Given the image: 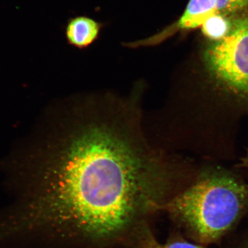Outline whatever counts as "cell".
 I'll return each instance as SVG.
<instances>
[{
	"label": "cell",
	"instance_id": "cell-1",
	"mask_svg": "<svg viewBox=\"0 0 248 248\" xmlns=\"http://www.w3.org/2000/svg\"><path fill=\"white\" fill-rule=\"evenodd\" d=\"M76 109L48 158L0 210V248H126L173 195L172 173L127 115Z\"/></svg>",
	"mask_w": 248,
	"mask_h": 248
},
{
	"label": "cell",
	"instance_id": "cell-5",
	"mask_svg": "<svg viewBox=\"0 0 248 248\" xmlns=\"http://www.w3.org/2000/svg\"><path fill=\"white\" fill-rule=\"evenodd\" d=\"M103 24L86 16L71 18L66 27V37L70 45L76 48H87L99 37Z\"/></svg>",
	"mask_w": 248,
	"mask_h": 248
},
{
	"label": "cell",
	"instance_id": "cell-7",
	"mask_svg": "<svg viewBox=\"0 0 248 248\" xmlns=\"http://www.w3.org/2000/svg\"><path fill=\"white\" fill-rule=\"evenodd\" d=\"M232 18L223 16L209 18L201 27L203 35L212 41L221 40L229 32Z\"/></svg>",
	"mask_w": 248,
	"mask_h": 248
},
{
	"label": "cell",
	"instance_id": "cell-2",
	"mask_svg": "<svg viewBox=\"0 0 248 248\" xmlns=\"http://www.w3.org/2000/svg\"><path fill=\"white\" fill-rule=\"evenodd\" d=\"M248 199L246 186L234 178L217 174L177 194L166 210L200 241L210 242L234 225Z\"/></svg>",
	"mask_w": 248,
	"mask_h": 248
},
{
	"label": "cell",
	"instance_id": "cell-3",
	"mask_svg": "<svg viewBox=\"0 0 248 248\" xmlns=\"http://www.w3.org/2000/svg\"><path fill=\"white\" fill-rule=\"evenodd\" d=\"M204 59L220 82L248 96V14L232 18L229 32L221 40L212 41Z\"/></svg>",
	"mask_w": 248,
	"mask_h": 248
},
{
	"label": "cell",
	"instance_id": "cell-6",
	"mask_svg": "<svg viewBox=\"0 0 248 248\" xmlns=\"http://www.w3.org/2000/svg\"><path fill=\"white\" fill-rule=\"evenodd\" d=\"M127 248H204L182 239L170 240L161 244L155 237L149 224L144 225L129 240Z\"/></svg>",
	"mask_w": 248,
	"mask_h": 248
},
{
	"label": "cell",
	"instance_id": "cell-4",
	"mask_svg": "<svg viewBox=\"0 0 248 248\" xmlns=\"http://www.w3.org/2000/svg\"><path fill=\"white\" fill-rule=\"evenodd\" d=\"M186 9L193 22L203 25L215 16L232 18L246 14L248 0H189Z\"/></svg>",
	"mask_w": 248,
	"mask_h": 248
}]
</instances>
